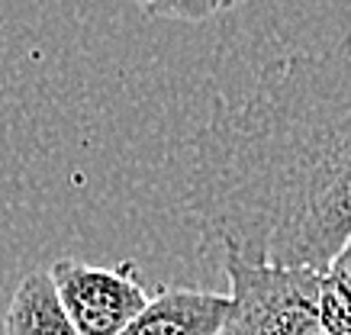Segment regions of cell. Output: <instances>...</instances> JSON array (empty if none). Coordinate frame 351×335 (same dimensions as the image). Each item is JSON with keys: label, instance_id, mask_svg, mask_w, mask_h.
I'll return each mask as SVG.
<instances>
[{"label": "cell", "instance_id": "1", "mask_svg": "<svg viewBox=\"0 0 351 335\" xmlns=\"http://www.w3.org/2000/svg\"><path fill=\"white\" fill-rule=\"evenodd\" d=\"M184 203L223 255L326 277L351 238V42L277 58L216 100Z\"/></svg>", "mask_w": 351, "mask_h": 335}, {"label": "cell", "instance_id": "2", "mask_svg": "<svg viewBox=\"0 0 351 335\" xmlns=\"http://www.w3.org/2000/svg\"><path fill=\"white\" fill-rule=\"evenodd\" d=\"M229 325L242 335H335L322 313V274L223 255Z\"/></svg>", "mask_w": 351, "mask_h": 335}, {"label": "cell", "instance_id": "3", "mask_svg": "<svg viewBox=\"0 0 351 335\" xmlns=\"http://www.w3.org/2000/svg\"><path fill=\"white\" fill-rule=\"evenodd\" d=\"M49 277L77 335H119L149 303L136 264L129 261L113 271L62 258L49 268Z\"/></svg>", "mask_w": 351, "mask_h": 335}, {"label": "cell", "instance_id": "4", "mask_svg": "<svg viewBox=\"0 0 351 335\" xmlns=\"http://www.w3.org/2000/svg\"><path fill=\"white\" fill-rule=\"evenodd\" d=\"M229 325V293L165 287L119 335H223Z\"/></svg>", "mask_w": 351, "mask_h": 335}, {"label": "cell", "instance_id": "5", "mask_svg": "<svg viewBox=\"0 0 351 335\" xmlns=\"http://www.w3.org/2000/svg\"><path fill=\"white\" fill-rule=\"evenodd\" d=\"M7 335H77L75 323L58 303L49 271L26 274L7 306Z\"/></svg>", "mask_w": 351, "mask_h": 335}, {"label": "cell", "instance_id": "6", "mask_svg": "<svg viewBox=\"0 0 351 335\" xmlns=\"http://www.w3.org/2000/svg\"><path fill=\"white\" fill-rule=\"evenodd\" d=\"M142 13L158 16V20H178V23H206L219 13L239 7L242 0H132Z\"/></svg>", "mask_w": 351, "mask_h": 335}, {"label": "cell", "instance_id": "7", "mask_svg": "<svg viewBox=\"0 0 351 335\" xmlns=\"http://www.w3.org/2000/svg\"><path fill=\"white\" fill-rule=\"evenodd\" d=\"M326 281L341 284V287H351V238L341 245V251L335 255V261H332V268L326 271Z\"/></svg>", "mask_w": 351, "mask_h": 335}, {"label": "cell", "instance_id": "8", "mask_svg": "<svg viewBox=\"0 0 351 335\" xmlns=\"http://www.w3.org/2000/svg\"><path fill=\"white\" fill-rule=\"evenodd\" d=\"M223 335H242V332H235V329H223Z\"/></svg>", "mask_w": 351, "mask_h": 335}]
</instances>
